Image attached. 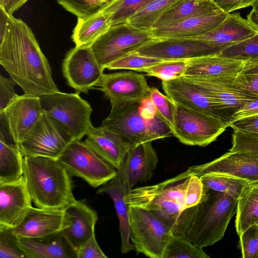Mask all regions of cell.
Listing matches in <instances>:
<instances>
[{"label":"cell","instance_id":"cell-1","mask_svg":"<svg viewBox=\"0 0 258 258\" xmlns=\"http://www.w3.org/2000/svg\"><path fill=\"white\" fill-rule=\"evenodd\" d=\"M0 64L24 94L41 97L59 91L49 62L31 28L0 7Z\"/></svg>","mask_w":258,"mask_h":258},{"label":"cell","instance_id":"cell-2","mask_svg":"<svg viewBox=\"0 0 258 258\" xmlns=\"http://www.w3.org/2000/svg\"><path fill=\"white\" fill-rule=\"evenodd\" d=\"M237 204L238 199L204 187L199 202L181 211L171 233L200 247L212 245L223 237Z\"/></svg>","mask_w":258,"mask_h":258},{"label":"cell","instance_id":"cell-3","mask_svg":"<svg viewBox=\"0 0 258 258\" xmlns=\"http://www.w3.org/2000/svg\"><path fill=\"white\" fill-rule=\"evenodd\" d=\"M23 175L37 207L64 210L76 201L71 175L58 159L24 157Z\"/></svg>","mask_w":258,"mask_h":258},{"label":"cell","instance_id":"cell-4","mask_svg":"<svg viewBox=\"0 0 258 258\" xmlns=\"http://www.w3.org/2000/svg\"><path fill=\"white\" fill-rule=\"evenodd\" d=\"M189 176L186 171L152 185L132 189L127 195L129 206L146 209L171 226L185 209V198Z\"/></svg>","mask_w":258,"mask_h":258},{"label":"cell","instance_id":"cell-5","mask_svg":"<svg viewBox=\"0 0 258 258\" xmlns=\"http://www.w3.org/2000/svg\"><path fill=\"white\" fill-rule=\"evenodd\" d=\"M140 102H132L111 108L101 125L117 133L131 146L172 136L171 127L158 113L150 120L141 116Z\"/></svg>","mask_w":258,"mask_h":258},{"label":"cell","instance_id":"cell-6","mask_svg":"<svg viewBox=\"0 0 258 258\" xmlns=\"http://www.w3.org/2000/svg\"><path fill=\"white\" fill-rule=\"evenodd\" d=\"M42 112L60 124L73 140H81L93 126L92 109L79 93L60 91L40 97Z\"/></svg>","mask_w":258,"mask_h":258},{"label":"cell","instance_id":"cell-7","mask_svg":"<svg viewBox=\"0 0 258 258\" xmlns=\"http://www.w3.org/2000/svg\"><path fill=\"white\" fill-rule=\"evenodd\" d=\"M175 104L173 135L186 145L205 147L228 127L225 120L206 112Z\"/></svg>","mask_w":258,"mask_h":258},{"label":"cell","instance_id":"cell-8","mask_svg":"<svg viewBox=\"0 0 258 258\" xmlns=\"http://www.w3.org/2000/svg\"><path fill=\"white\" fill-rule=\"evenodd\" d=\"M130 239L134 249L151 258H163L172 235L170 228L150 211L130 206Z\"/></svg>","mask_w":258,"mask_h":258},{"label":"cell","instance_id":"cell-9","mask_svg":"<svg viewBox=\"0 0 258 258\" xmlns=\"http://www.w3.org/2000/svg\"><path fill=\"white\" fill-rule=\"evenodd\" d=\"M58 160L70 175L83 179L93 187L104 185L117 174V170L81 140H73Z\"/></svg>","mask_w":258,"mask_h":258},{"label":"cell","instance_id":"cell-10","mask_svg":"<svg viewBox=\"0 0 258 258\" xmlns=\"http://www.w3.org/2000/svg\"><path fill=\"white\" fill-rule=\"evenodd\" d=\"M154 39L150 31L137 29L125 22L111 26L91 48L104 70L110 63Z\"/></svg>","mask_w":258,"mask_h":258},{"label":"cell","instance_id":"cell-11","mask_svg":"<svg viewBox=\"0 0 258 258\" xmlns=\"http://www.w3.org/2000/svg\"><path fill=\"white\" fill-rule=\"evenodd\" d=\"M74 140L55 119L42 113L19 145L24 157L44 156L58 159Z\"/></svg>","mask_w":258,"mask_h":258},{"label":"cell","instance_id":"cell-12","mask_svg":"<svg viewBox=\"0 0 258 258\" xmlns=\"http://www.w3.org/2000/svg\"><path fill=\"white\" fill-rule=\"evenodd\" d=\"M228 46L191 38L154 39L132 52L163 60H189L219 55Z\"/></svg>","mask_w":258,"mask_h":258},{"label":"cell","instance_id":"cell-13","mask_svg":"<svg viewBox=\"0 0 258 258\" xmlns=\"http://www.w3.org/2000/svg\"><path fill=\"white\" fill-rule=\"evenodd\" d=\"M103 71L91 46L72 48L66 54L62 63V72L68 85L79 93H87L98 86Z\"/></svg>","mask_w":258,"mask_h":258},{"label":"cell","instance_id":"cell-14","mask_svg":"<svg viewBox=\"0 0 258 258\" xmlns=\"http://www.w3.org/2000/svg\"><path fill=\"white\" fill-rule=\"evenodd\" d=\"M42 113L40 97L17 94L0 111L1 122L4 123L11 140L19 147Z\"/></svg>","mask_w":258,"mask_h":258},{"label":"cell","instance_id":"cell-15","mask_svg":"<svg viewBox=\"0 0 258 258\" xmlns=\"http://www.w3.org/2000/svg\"><path fill=\"white\" fill-rule=\"evenodd\" d=\"M111 108L150 96L151 88L143 75L132 71L103 74L98 85Z\"/></svg>","mask_w":258,"mask_h":258},{"label":"cell","instance_id":"cell-16","mask_svg":"<svg viewBox=\"0 0 258 258\" xmlns=\"http://www.w3.org/2000/svg\"><path fill=\"white\" fill-rule=\"evenodd\" d=\"M189 177L208 173H219L239 178L248 182H258V154L247 152H230L205 164L189 167Z\"/></svg>","mask_w":258,"mask_h":258},{"label":"cell","instance_id":"cell-17","mask_svg":"<svg viewBox=\"0 0 258 258\" xmlns=\"http://www.w3.org/2000/svg\"><path fill=\"white\" fill-rule=\"evenodd\" d=\"M162 89L174 103L199 110L220 118L227 122L220 106L197 84L183 76L169 81H162Z\"/></svg>","mask_w":258,"mask_h":258},{"label":"cell","instance_id":"cell-18","mask_svg":"<svg viewBox=\"0 0 258 258\" xmlns=\"http://www.w3.org/2000/svg\"><path fill=\"white\" fill-rule=\"evenodd\" d=\"M199 85L223 110L227 118L242 106L258 96L246 94L236 89L232 84L234 77L230 76H184Z\"/></svg>","mask_w":258,"mask_h":258},{"label":"cell","instance_id":"cell-19","mask_svg":"<svg viewBox=\"0 0 258 258\" xmlns=\"http://www.w3.org/2000/svg\"><path fill=\"white\" fill-rule=\"evenodd\" d=\"M69 224L64 210L32 207L13 231L19 238H41L59 233Z\"/></svg>","mask_w":258,"mask_h":258},{"label":"cell","instance_id":"cell-20","mask_svg":"<svg viewBox=\"0 0 258 258\" xmlns=\"http://www.w3.org/2000/svg\"><path fill=\"white\" fill-rule=\"evenodd\" d=\"M32 202L23 175L15 181L0 183V225L17 226L32 207Z\"/></svg>","mask_w":258,"mask_h":258},{"label":"cell","instance_id":"cell-21","mask_svg":"<svg viewBox=\"0 0 258 258\" xmlns=\"http://www.w3.org/2000/svg\"><path fill=\"white\" fill-rule=\"evenodd\" d=\"M85 142L116 170L120 169L131 145L121 136L102 125L91 127Z\"/></svg>","mask_w":258,"mask_h":258},{"label":"cell","instance_id":"cell-22","mask_svg":"<svg viewBox=\"0 0 258 258\" xmlns=\"http://www.w3.org/2000/svg\"><path fill=\"white\" fill-rule=\"evenodd\" d=\"M64 210L70 224L60 232L77 253L80 247L94 234L98 215L85 203L77 200Z\"/></svg>","mask_w":258,"mask_h":258},{"label":"cell","instance_id":"cell-23","mask_svg":"<svg viewBox=\"0 0 258 258\" xmlns=\"http://www.w3.org/2000/svg\"><path fill=\"white\" fill-rule=\"evenodd\" d=\"M129 188L122 167L116 176L98 189L97 194H106L112 200L119 220L121 240V252L125 254L134 249L130 239V206L127 201Z\"/></svg>","mask_w":258,"mask_h":258},{"label":"cell","instance_id":"cell-24","mask_svg":"<svg viewBox=\"0 0 258 258\" xmlns=\"http://www.w3.org/2000/svg\"><path fill=\"white\" fill-rule=\"evenodd\" d=\"M151 141L132 145L122 168L131 190L139 182L150 180L157 167L158 158Z\"/></svg>","mask_w":258,"mask_h":258},{"label":"cell","instance_id":"cell-25","mask_svg":"<svg viewBox=\"0 0 258 258\" xmlns=\"http://www.w3.org/2000/svg\"><path fill=\"white\" fill-rule=\"evenodd\" d=\"M229 13L197 17L150 30L154 39L189 38L204 35L218 26Z\"/></svg>","mask_w":258,"mask_h":258},{"label":"cell","instance_id":"cell-26","mask_svg":"<svg viewBox=\"0 0 258 258\" xmlns=\"http://www.w3.org/2000/svg\"><path fill=\"white\" fill-rule=\"evenodd\" d=\"M258 31L238 13H229L226 18L210 32L189 38L223 45H231L255 35Z\"/></svg>","mask_w":258,"mask_h":258},{"label":"cell","instance_id":"cell-27","mask_svg":"<svg viewBox=\"0 0 258 258\" xmlns=\"http://www.w3.org/2000/svg\"><path fill=\"white\" fill-rule=\"evenodd\" d=\"M19 247L28 258L77 257L61 232L41 238H19Z\"/></svg>","mask_w":258,"mask_h":258},{"label":"cell","instance_id":"cell-28","mask_svg":"<svg viewBox=\"0 0 258 258\" xmlns=\"http://www.w3.org/2000/svg\"><path fill=\"white\" fill-rule=\"evenodd\" d=\"M246 62L219 56L210 55L187 60L184 76L236 77Z\"/></svg>","mask_w":258,"mask_h":258},{"label":"cell","instance_id":"cell-29","mask_svg":"<svg viewBox=\"0 0 258 258\" xmlns=\"http://www.w3.org/2000/svg\"><path fill=\"white\" fill-rule=\"evenodd\" d=\"M223 12L212 0H181L166 11L157 21L153 28L190 18L215 15Z\"/></svg>","mask_w":258,"mask_h":258},{"label":"cell","instance_id":"cell-30","mask_svg":"<svg viewBox=\"0 0 258 258\" xmlns=\"http://www.w3.org/2000/svg\"><path fill=\"white\" fill-rule=\"evenodd\" d=\"M111 26L110 15L103 10L85 18H78L72 35L76 46H91Z\"/></svg>","mask_w":258,"mask_h":258},{"label":"cell","instance_id":"cell-31","mask_svg":"<svg viewBox=\"0 0 258 258\" xmlns=\"http://www.w3.org/2000/svg\"><path fill=\"white\" fill-rule=\"evenodd\" d=\"M23 160L19 147L0 134V183L15 181L23 175Z\"/></svg>","mask_w":258,"mask_h":258},{"label":"cell","instance_id":"cell-32","mask_svg":"<svg viewBox=\"0 0 258 258\" xmlns=\"http://www.w3.org/2000/svg\"><path fill=\"white\" fill-rule=\"evenodd\" d=\"M258 223V182L249 183L238 199L235 228L240 236L248 227Z\"/></svg>","mask_w":258,"mask_h":258},{"label":"cell","instance_id":"cell-33","mask_svg":"<svg viewBox=\"0 0 258 258\" xmlns=\"http://www.w3.org/2000/svg\"><path fill=\"white\" fill-rule=\"evenodd\" d=\"M180 1L153 0L132 16L126 23L137 29L150 31L158 19Z\"/></svg>","mask_w":258,"mask_h":258},{"label":"cell","instance_id":"cell-34","mask_svg":"<svg viewBox=\"0 0 258 258\" xmlns=\"http://www.w3.org/2000/svg\"><path fill=\"white\" fill-rule=\"evenodd\" d=\"M199 177L204 187L228 194L237 199L250 183L244 179L219 173H206Z\"/></svg>","mask_w":258,"mask_h":258},{"label":"cell","instance_id":"cell-35","mask_svg":"<svg viewBox=\"0 0 258 258\" xmlns=\"http://www.w3.org/2000/svg\"><path fill=\"white\" fill-rule=\"evenodd\" d=\"M219 55L244 62H258V32L247 39L227 46Z\"/></svg>","mask_w":258,"mask_h":258},{"label":"cell","instance_id":"cell-36","mask_svg":"<svg viewBox=\"0 0 258 258\" xmlns=\"http://www.w3.org/2000/svg\"><path fill=\"white\" fill-rule=\"evenodd\" d=\"M153 0H113L104 9L110 15L111 26L126 22L137 11Z\"/></svg>","mask_w":258,"mask_h":258},{"label":"cell","instance_id":"cell-37","mask_svg":"<svg viewBox=\"0 0 258 258\" xmlns=\"http://www.w3.org/2000/svg\"><path fill=\"white\" fill-rule=\"evenodd\" d=\"M209 258L203 248L194 245L181 237L172 235L163 258Z\"/></svg>","mask_w":258,"mask_h":258},{"label":"cell","instance_id":"cell-38","mask_svg":"<svg viewBox=\"0 0 258 258\" xmlns=\"http://www.w3.org/2000/svg\"><path fill=\"white\" fill-rule=\"evenodd\" d=\"M56 1L66 11L78 18H85L102 11L113 0Z\"/></svg>","mask_w":258,"mask_h":258},{"label":"cell","instance_id":"cell-39","mask_svg":"<svg viewBox=\"0 0 258 258\" xmlns=\"http://www.w3.org/2000/svg\"><path fill=\"white\" fill-rule=\"evenodd\" d=\"M187 66V60H163L142 72L162 81H169L184 76Z\"/></svg>","mask_w":258,"mask_h":258},{"label":"cell","instance_id":"cell-40","mask_svg":"<svg viewBox=\"0 0 258 258\" xmlns=\"http://www.w3.org/2000/svg\"><path fill=\"white\" fill-rule=\"evenodd\" d=\"M232 84L246 94L258 96V62L246 61Z\"/></svg>","mask_w":258,"mask_h":258},{"label":"cell","instance_id":"cell-41","mask_svg":"<svg viewBox=\"0 0 258 258\" xmlns=\"http://www.w3.org/2000/svg\"><path fill=\"white\" fill-rule=\"evenodd\" d=\"M163 60L131 52L110 63L106 67V69L109 70H128L142 72L143 70L156 64Z\"/></svg>","mask_w":258,"mask_h":258},{"label":"cell","instance_id":"cell-42","mask_svg":"<svg viewBox=\"0 0 258 258\" xmlns=\"http://www.w3.org/2000/svg\"><path fill=\"white\" fill-rule=\"evenodd\" d=\"M13 228L0 225V258L26 257L18 245Z\"/></svg>","mask_w":258,"mask_h":258},{"label":"cell","instance_id":"cell-43","mask_svg":"<svg viewBox=\"0 0 258 258\" xmlns=\"http://www.w3.org/2000/svg\"><path fill=\"white\" fill-rule=\"evenodd\" d=\"M150 97L156 107L157 112L172 127L174 125L175 104L167 95L155 87L151 88Z\"/></svg>","mask_w":258,"mask_h":258},{"label":"cell","instance_id":"cell-44","mask_svg":"<svg viewBox=\"0 0 258 258\" xmlns=\"http://www.w3.org/2000/svg\"><path fill=\"white\" fill-rule=\"evenodd\" d=\"M238 247L243 258H258V225L248 227L240 236Z\"/></svg>","mask_w":258,"mask_h":258},{"label":"cell","instance_id":"cell-45","mask_svg":"<svg viewBox=\"0 0 258 258\" xmlns=\"http://www.w3.org/2000/svg\"><path fill=\"white\" fill-rule=\"evenodd\" d=\"M230 152H247L258 154V136L234 131L232 134Z\"/></svg>","mask_w":258,"mask_h":258},{"label":"cell","instance_id":"cell-46","mask_svg":"<svg viewBox=\"0 0 258 258\" xmlns=\"http://www.w3.org/2000/svg\"><path fill=\"white\" fill-rule=\"evenodd\" d=\"M203 189V184L199 177L191 176L189 177L185 198V208L192 207L199 202Z\"/></svg>","mask_w":258,"mask_h":258},{"label":"cell","instance_id":"cell-47","mask_svg":"<svg viewBox=\"0 0 258 258\" xmlns=\"http://www.w3.org/2000/svg\"><path fill=\"white\" fill-rule=\"evenodd\" d=\"M234 131L258 136V114L236 119L228 123Z\"/></svg>","mask_w":258,"mask_h":258},{"label":"cell","instance_id":"cell-48","mask_svg":"<svg viewBox=\"0 0 258 258\" xmlns=\"http://www.w3.org/2000/svg\"><path fill=\"white\" fill-rule=\"evenodd\" d=\"M77 258H107L100 248L95 233L85 242L77 252Z\"/></svg>","mask_w":258,"mask_h":258},{"label":"cell","instance_id":"cell-49","mask_svg":"<svg viewBox=\"0 0 258 258\" xmlns=\"http://www.w3.org/2000/svg\"><path fill=\"white\" fill-rule=\"evenodd\" d=\"M16 83L10 78L0 75V111L3 110L17 95L14 88Z\"/></svg>","mask_w":258,"mask_h":258},{"label":"cell","instance_id":"cell-50","mask_svg":"<svg viewBox=\"0 0 258 258\" xmlns=\"http://www.w3.org/2000/svg\"><path fill=\"white\" fill-rule=\"evenodd\" d=\"M223 12L230 13L235 10L252 6L258 0H212Z\"/></svg>","mask_w":258,"mask_h":258},{"label":"cell","instance_id":"cell-51","mask_svg":"<svg viewBox=\"0 0 258 258\" xmlns=\"http://www.w3.org/2000/svg\"><path fill=\"white\" fill-rule=\"evenodd\" d=\"M258 114V97L245 104L238 110L230 118V121Z\"/></svg>","mask_w":258,"mask_h":258},{"label":"cell","instance_id":"cell-52","mask_svg":"<svg viewBox=\"0 0 258 258\" xmlns=\"http://www.w3.org/2000/svg\"><path fill=\"white\" fill-rule=\"evenodd\" d=\"M139 111L141 116L146 120L153 118L158 114L156 107L150 96L140 101Z\"/></svg>","mask_w":258,"mask_h":258},{"label":"cell","instance_id":"cell-53","mask_svg":"<svg viewBox=\"0 0 258 258\" xmlns=\"http://www.w3.org/2000/svg\"><path fill=\"white\" fill-rule=\"evenodd\" d=\"M28 0H10L6 7L4 9L8 14H13L21 8Z\"/></svg>","mask_w":258,"mask_h":258},{"label":"cell","instance_id":"cell-54","mask_svg":"<svg viewBox=\"0 0 258 258\" xmlns=\"http://www.w3.org/2000/svg\"><path fill=\"white\" fill-rule=\"evenodd\" d=\"M247 20L258 31V11L252 9L247 15Z\"/></svg>","mask_w":258,"mask_h":258},{"label":"cell","instance_id":"cell-55","mask_svg":"<svg viewBox=\"0 0 258 258\" xmlns=\"http://www.w3.org/2000/svg\"><path fill=\"white\" fill-rule=\"evenodd\" d=\"M10 0H0V7L5 9Z\"/></svg>","mask_w":258,"mask_h":258},{"label":"cell","instance_id":"cell-56","mask_svg":"<svg viewBox=\"0 0 258 258\" xmlns=\"http://www.w3.org/2000/svg\"><path fill=\"white\" fill-rule=\"evenodd\" d=\"M252 9L258 11V1H257L253 6Z\"/></svg>","mask_w":258,"mask_h":258},{"label":"cell","instance_id":"cell-57","mask_svg":"<svg viewBox=\"0 0 258 258\" xmlns=\"http://www.w3.org/2000/svg\"><path fill=\"white\" fill-rule=\"evenodd\" d=\"M256 225H258V223H257V224H256Z\"/></svg>","mask_w":258,"mask_h":258}]
</instances>
